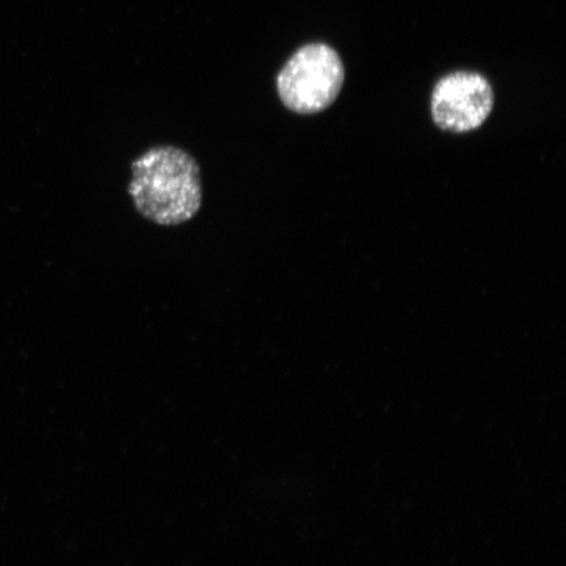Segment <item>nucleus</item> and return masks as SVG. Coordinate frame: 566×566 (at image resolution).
<instances>
[{"label":"nucleus","mask_w":566,"mask_h":566,"mask_svg":"<svg viewBox=\"0 0 566 566\" xmlns=\"http://www.w3.org/2000/svg\"><path fill=\"white\" fill-rule=\"evenodd\" d=\"M127 190L142 217L159 226H179L201 209L200 166L180 147H153L132 163Z\"/></svg>","instance_id":"1"},{"label":"nucleus","mask_w":566,"mask_h":566,"mask_svg":"<svg viewBox=\"0 0 566 566\" xmlns=\"http://www.w3.org/2000/svg\"><path fill=\"white\" fill-rule=\"evenodd\" d=\"M345 82L342 56L334 48L314 42L296 51L277 76L283 105L298 115H315L336 102Z\"/></svg>","instance_id":"2"},{"label":"nucleus","mask_w":566,"mask_h":566,"mask_svg":"<svg viewBox=\"0 0 566 566\" xmlns=\"http://www.w3.org/2000/svg\"><path fill=\"white\" fill-rule=\"evenodd\" d=\"M493 104V88L484 75L457 71L436 84L431 95V116L444 132L469 133L486 122Z\"/></svg>","instance_id":"3"}]
</instances>
